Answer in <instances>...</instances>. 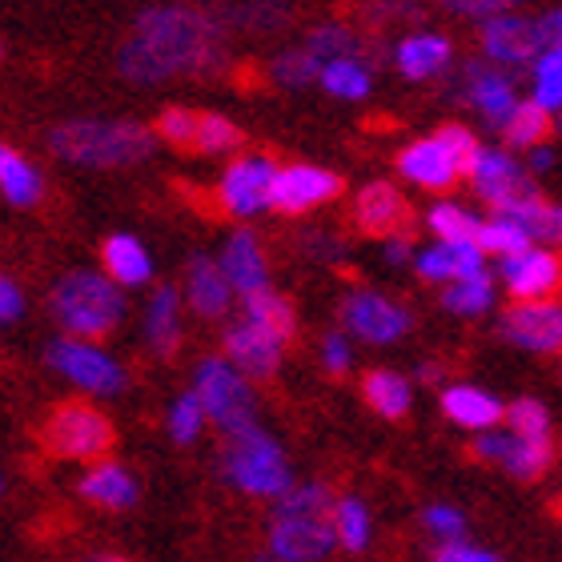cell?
I'll use <instances>...</instances> for the list:
<instances>
[{"instance_id":"6da1fadb","label":"cell","mask_w":562,"mask_h":562,"mask_svg":"<svg viewBox=\"0 0 562 562\" xmlns=\"http://www.w3.org/2000/svg\"><path fill=\"white\" fill-rule=\"evenodd\" d=\"M225 57L222 24L198 9H145L117 53V69L133 85H161L186 72H210Z\"/></svg>"},{"instance_id":"7a4b0ae2","label":"cell","mask_w":562,"mask_h":562,"mask_svg":"<svg viewBox=\"0 0 562 562\" xmlns=\"http://www.w3.org/2000/svg\"><path fill=\"white\" fill-rule=\"evenodd\" d=\"M48 149L60 161L85 165V169H125V165L149 161L157 149V133L140 121L77 117L48 133Z\"/></svg>"},{"instance_id":"3957f363","label":"cell","mask_w":562,"mask_h":562,"mask_svg":"<svg viewBox=\"0 0 562 562\" xmlns=\"http://www.w3.org/2000/svg\"><path fill=\"white\" fill-rule=\"evenodd\" d=\"M48 310L60 322L65 338L97 341L125 322V293L97 270H72L53 285Z\"/></svg>"},{"instance_id":"277c9868","label":"cell","mask_w":562,"mask_h":562,"mask_svg":"<svg viewBox=\"0 0 562 562\" xmlns=\"http://www.w3.org/2000/svg\"><path fill=\"white\" fill-rule=\"evenodd\" d=\"M222 479L234 491L249 494V498H270L278 503L281 494L293 486V470L285 450L278 446L266 426H249L225 438L222 446Z\"/></svg>"},{"instance_id":"5b68a950","label":"cell","mask_w":562,"mask_h":562,"mask_svg":"<svg viewBox=\"0 0 562 562\" xmlns=\"http://www.w3.org/2000/svg\"><path fill=\"white\" fill-rule=\"evenodd\" d=\"M193 394H198L201 411H205V422H213L225 438L258 426V394L249 386V378L237 374L225 358H205L198 366Z\"/></svg>"},{"instance_id":"8992f818","label":"cell","mask_w":562,"mask_h":562,"mask_svg":"<svg viewBox=\"0 0 562 562\" xmlns=\"http://www.w3.org/2000/svg\"><path fill=\"white\" fill-rule=\"evenodd\" d=\"M45 358L60 378H69L72 386L89 390L97 398H117V394H125V386H130L125 366L109 350H101L97 341L57 338V341H48Z\"/></svg>"},{"instance_id":"52a82bcc","label":"cell","mask_w":562,"mask_h":562,"mask_svg":"<svg viewBox=\"0 0 562 562\" xmlns=\"http://www.w3.org/2000/svg\"><path fill=\"white\" fill-rule=\"evenodd\" d=\"M41 438L57 458H72V462L105 458L109 446H113V422L93 406H85V402H69V406H57L48 414V422L41 426Z\"/></svg>"},{"instance_id":"ba28073f","label":"cell","mask_w":562,"mask_h":562,"mask_svg":"<svg viewBox=\"0 0 562 562\" xmlns=\"http://www.w3.org/2000/svg\"><path fill=\"white\" fill-rule=\"evenodd\" d=\"M467 177L474 181L482 201H491L494 213H510L518 210L522 201L539 198V186L535 177L522 169L518 157H510L506 149H491V145H479V153L470 157Z\"/></svg>"},{"instance_id":"9c48e42d","label":"cell","mask_w":562,"mask_h":562,"mask_svg":"<svg viewBox=\"0 0 562 562\" xmlns=\"http://www.w3.org/2000/svg\"><path fill=\"white\" fill-rule=\"evenodd\" d=\"M334 515V510H329ZM329 515H297V510H285V506H273L270 518V551L278 562H322L329 559V551L338 547L334 542V527H329Z\"/></svg>"},{"instance_id":"30bf717a","label":"cell","mask_w":562,"mask_h":562,"mask_svg":"<svg viewBox=\"0 0 562 562\" xmlns=\"http://www.w3.org/2000/svg\"><path fill=\"white\" fill-rule=\"evenodd\" d=\"M341 322L353 338L370 341V346H390V341H402L411 334L414 317L406 305L390 302L386 293L374 290H353L346 302H341Z\"/></svg>"},{"instance_id":"8fae6325","label":"cell","mask_w":562,"mask_h":562,"mask_svg":"<svg viewBox=\"0 0 562 562\" xmlns=\"http://www.w3.org/2000/svg\"><path fill=\"white\" fill-rule=\"evenodd\" d=\"M498 329L518 350L554 353L562 346V310L551 297H542V302H515L503 314Z\"/></svg>"},{"instance_id":"7c38bea8","label":"cell","mask_w":562,"mask_h":562,"mask_svg":"<svg viewBox=\"0 0 562 562\" xmlns=\"http://www.w3.org/2000/svg\"><path fill=\"white\" fill-rule=\"evenodd\" d=\"M273 173H278V165H273L270 157H261V153L237 157L222 173V186H217L222 205L234 213V217H254V213L270 210Z\"/></svg>"},{"instance_id":"4fadbf2b","label":"cell","mask_w":562,"mask_h":562,"mask_svg":"<svg viewBox=\"0 0 562 562\" xmlns=\"http://www.w3.org/2000/svg\"><path fill=\"white\" fill-rule=\"evenodd\" d=\"M341 193V177L317 165H285L273 173L270 205L281 213H310Z\"/></svg>"},{"instance_id":"5bb4252c","label":"cell","mask_w":562,"mask_h":562,"mask_svg":"<svg viewBox=\"0 0 562 562\" xmlns=\"http://www.w3.org/2000/svg\"><path fill=\"white\" fill-rule=\"evenodd\" d=\"M285 353V341L270 329L254 326V322H234L225 329V362L234 366L241 378H273Z\"/></svg>"},{"instance_id":"9a60e30c","label":"cell","mask_w":562,"mask_h":562,"mask_svg":"<svg viewBox=\"0 0 562 562\" xmlns=\"http://www.w3.org/2000/svg\"><path fill=\"white\" fill-rule=\"evenodd\" d=\"M482 53L498 65H530L542 53L535 21L522 12H503V16L482 21Z\"/></svg>"},{"instance_id":"2e32d148","label":"cell","mask_w":562,"mask_h":562,"mask_svg":"<svg viewBox=\"0 0 562 562\" xmlns=\"http://www.w3.org/2000/svg\"><path fill=\"white\" fill-rule=\"evenodd\" d=\"M498 273H503L506 290L515 293V302H542V297H551L559 290V258L551 249L530 246L527 254L503 258Z\"/></svg>"},{"instance_id":"e0dca14e","label":"cell","mask_w":562,"mask_h":562,"mask_svg":"<svg viewBox=\"0 0 562 562\" xmlns=\"http://www.w3.org/2000/svg\"><path fill=\"white\" fill-rule=\"evenodd\" d=\"M217 270L225 273L229 290L249 297L258 290H270V266H266V249L249 229H234L229 241H225L222 258H217Z\"/></svg>"},{"instance_id":"ac0fdd59","label":"cell","mask_w":562,"mask_h":562,"mask_svg":"<svg viewBox=\"0 0 562 562\" xmlns=\"http://www.w3.org/2000/svg\"><path fill=\"white\" fill-rule=\"evenodd\" d=\"M467 97L494 130H503L506 121H510V113L518 109L515 81L506 72L494 69V65H482V60H470L467 65Z\"/></svg>"},{"instance_id":"d6986e66","label":"cell","mask_w":562,"mask_h":562,"mask_svg":"<svg viewBox=\"0 0 562 562\" xmlns=\"http://www.w3.org/2000/svg\"><path fill=\"white\" fill-rule=\"evenodd\" d=\"M414 270L426 281H462V278H479L486 273V254H482L474 241L467 246H446V241H434V246L418 249L414 254Z\"/></svg>"},{"instance_id":"ffe728a7","label":"cell","mask_w":562,"mask_h":562,"mask_svg":"<svg viewBox=\"0 0 562 562\" xmlns=\"http://www.w3.org/2000/svg\"><path fill=\"white\" fill-rule=\"evenodd\" d=\"M394 60H398V72L406 81H434V77H442L450 69L454 45L442 33H411L398 41Z\"/></svg>"},{"instance_id":"44dd1931","label":"cell","mask_w":562,"mask_h":562,"mask_svg":"<svg viewBox=\"0 0 562 562\" xmlns=\"http://www.w3.org/2000/svg\"><path fill=\"white\" fill-rule=\"evenodd\" d=\"M398 173L422 189H450L458 177H462L454 157L442 149L438 137H422V140H414V145H406L398 157Z\"/></svg>"},{"instance_id":"7402d4cb","label":"cell","mask_w":562,"mask_h":562,"mask_svg":"<svg viewBox=\"0 0 562 562\" xmlns=\"http://www.w3.org/2000/svg\"><path fill=\"white\" fill-rule=\"evenodd\" d=\"M353 217L362 225V234L394 237L402 234V222H406V201L390 181H370L353 201Z\"/></svg>"},{"instance_id":"603a6c76","label":"cell","mask_w":562,"mask_h":562,"mask_svg":"<svg viewBox=\"0 0 562 562\" xmlns=\"http://www.w3.org/2000/svg\"><path fill=\"white\" fill-rule=\"evenodd\" d=\"M186 302L198 317H225L229 314V305H234V290H229V281H225V273L217 270V261L205 258V254L189 261Z\"/></svg>"},{"instance_id":"cb8c5ba5","label":"cell","mask_w":562,"mask_h":562,"mask_svg":"<svg viewBox=\"0 0 562 562\" xmlns=\"http://www.w3.org/2000/svg\"><path fill=\"white\" fill-rule=\"evenodd\" d=\"M81 498H89L93 506H105V510H130V506H137L140 486L121 462H109L105 458V462L85 470Z\"/></svg>"},{"instance_id":"d4e9b609","label":"cell","mask_w":562,"mask_h":562,"mask_svg":"<svg viewBox=\"0 0 562 562\" xmlns=\"http://www.w3.org/2000/svg\"><path fill=\"white\" fill-rule=\"evenodd\" d=\"M105 258V278L117 285V290H137V285H149L153 278V258L145 241L133 234H113L101 249Z\"/></svg>"},{"instance_id":"484cf974","label":"cell","mask_w":562,"mask_h":562,"mask_svg":"<svg viewBox=\"0 0 562 562\" xmlns=\"http://www.w3.org/2000/svg\"><path fill=\"white\" fill-rule=\"evenodd\" d=\"M442 411L450 422L482 434V430H498L506 406L494 398L491 390H482V386H446L442 390Z\"/></svg>"},{"instance_id":"4316f807","label":"cell","mask_w":562,"mask_h":562,"mask_svg":"<svg viewBox=\"0 0 562 562\" xmlns=\"http://www.w3.org/2000/svg\"><path fill=\"white\" fill-rule=\"evenodd\" d=\"M145 341L157 358H173L181 346V293L173 285H157L145 310Z\"/></svg>"},{"instance_id":"83f0119b","label":"cell","mask_w":562,"mask_h":562,"mask_svg":"<svg viewBox=\"0 0 562 562\" xmlns=\"http://www.w3.org/2000/svg\"><path fill=\"white\" fill-rule=\"evenodd\" d=\"M0 193L16 210H29V205H36V201L45 198V177H41V169L21 149L4 145V140H0Z\"/></svg>"},{"instance_id":"f1b7e54d","label":"cell","mask_w":562,"mask_h":562,"mask_svg":"<svg viewBox=\"0 0 562 562\" xmlns=\"http://www.w3.org/2000/svg\"><path fill=\"white\" fill-rule=\"evenodd\" d=\"M329 527H334V542L350 554H362L366 547H370V539H374V515H370V506H366L358 494L334 498Z\"/></svg>"},{"instance_id":"f546056e","label":"cell","mask_w":562,"mask_h":562,"mask_svg":"<svg viewBox=\"0 0 562 562\" xmlns=\"http://www.w3.org/2000/svg\"><path fill=\"white\" fill-rule=\"evenodd\" d=\"M362 394L370 402V411L382 414V418H406L411 414V402H414V390L411 382L394 370H370L362 378Z\"/></svg>"},{"instance_id":"4dcf8cb0","label":"cell","mask_w":562,"mask_h":562,"mask_svg":"<svg viewBox=\"0 0 562 562\" xmlns=\"http://www.w3.org/2000/svg\"><path fill=\"white\" fill-rule=\"evenodd\" d=\"M317 85H322L329 97H338V101H366V97H370V85H374V77H370V65H366V60L341 57V60H329V65H322V72H317Z\"/></svg>"},{"instance_id":"1f68e13d","label":"cell","mask_w":562,"mask_h":562,"mask_svg":"<svg viewBox=\"0 0 562 562\" xmlns=\"http://www.w3.org/2000/svg\"><path fill=\"white\" fill-rule=\"evenodd\" d=\"M551 462H554L551 438H515V434H510V446H506V458H503V470L510 474V479L535 482L551 470Z\"/></svg>"},{"instance_id":"d6a6232c","label":"cell","mask_w":562,"mask_h":562,"mask_svg":"<svg viewBox=\"0 0 562 562\" xmlns=\"http://www.w3.org/2000/svg\"><path fill=\"white\" fill-rule=\"evenodd\" d=\"M426 225H430V234L446 246H467L479 237V225L482 217L479 213H470L467 205H458V201H438L430 213H426Z\"/></svg>"},{"instance_id":"836d02e7","label":"cell","mask_w":562,"mask_h":562,"mask_svg":"<svg viewBox=\"0 0 562 562\" xmlns=\"http://www.w3.org/2000/svg\"><path fill=\"white\" fill-rule=\"evenodd\" d=\"M246 322H254V326L270 329V334H278L281 341L293 338V329H297V314H293V305L281 297V293L273 290H258L249 293L246 302Z\"/></svg>"},{"instance_id":"e575fe53","label":"cell","mask_w":562,"mask_h":562,"mask_svg":"<svg viewBox=\"0 0 562 562\" xmlns=\"http://www.w3.org/2000/svg\"><path fill=\"white\" fill-rule=\"evenodd\" d=\"M494 217H510V222H515L530 241H559V234H562V210L554 205V201L542 198V193L539 198L522 201L518 210L494 213Z\"/></svg>"},{"instance_id":"d590c367","label":"cell","mask_w":562,"mask_h":562,"mask_svg":"<svg viewBox=\"0 0 562 562\" xmlns=\"http://www.w3.org/2000/svg\"><path fill=\"white\" fill-rule=\"evenodd\" d=\"M442 305L458 317H479L494 305V278L491 273H479V278H462L450 281L442 290Z\"/></svg>"},{"instance_id":"8d00e7d4","label":"cell","mask_w":562,"mask_h":562,"mask_svg":"<svg viewBox=\"0 0 562 562\" xmlns=\"http://www.w3.org/2000/svg\"><path fill=\"white\" fill-rule=\"evenodd\" d=\"M530 65H535V97H530V105L542 109L547 117H554L562 109V48H542Z\"/></svg>"},{"instance_id":"74e56055","label":"cell","mask_w":562,"mask_h":562,"mask_svg":"<svg viewBox=\"0 0 562 562\" xmlns=\"http://www.w3.org/2000/svg\"><path fill=\"white\" fill-rule=\"evenodd\" d=\"M474 246L482 249V254H494V258H515V254H527L535 241H530L522 229H518L510 217H491V222L479 225V237H474Z\"/></svg>"},{"instance_id":"f35d334b","label":"cell","mask_w":562,"mask_h":562,"mask_svg":"<svg viewBox=\"0 0 562 562\" xmlns=\"http://www.w3.org/2000/svg\"><path fill=\"white\" fill-rule=\"evenodd\" d=\"M506 133V145L510 149H535V145H542V137L551 133V117L542 113V109H535L530 101H518V109L510 113V121L503 125Z\"/></svg>"},{"instance_id":"ab89813d","label":"cell","mask_w":562,"mask_h":562,"mask_svg":"<svg viewBox=\"0 0 562 562\" xmlns=\"http://www.w3.org/2000/svg\"><path fill=\"white\" fill-rule=\"evenodd\" d=\"M305 53L317 60V65H329V60H341V57H353L358 53V41L346 24H317L314 33L305 36Z\"/></svg>"},{"instance_id":"60d3db41","label":"cell","mask_w":562,"mask_h":562,"mask_svg":"<svg viewBox=\"0 0 562 562\" xmlns=\"http://www.w3.org/2000/svg\"><path fill=\"white\" fill-rule=\"evenodd\" d=\"M241 145V130L222 113H198V133H193V149L201 153H234Z\"/></svg>"},{"instance_id":"b9f144b4","label":"cell","mask_w":562,"mask_h":562,"mask_svg":"<svg viewBox=\"0 0 562 562\" xmlns=\"http://www.w3.org/2000/svg\"><path fill=\"white\" fill-rule=\"evenodd\" d=\"M506 426L515 438H551V411L539 398H518L503 411Z\"/></svg>"},{"instance_id":"7bdbcfd3","label":"cell","mask_w":562,"mask_h":562,"mask_svg":"<svg viewBox=\"0 0 562 562\" xmlns=\"http://www.w3.org/2000/svg\"><path fill=\"white\" fill-rule=\"evenodd\" d=\"M201 426H205V411H201L198 394L186 390V394L169 406V438H173L177 446H189L201 434Z\"/></svg>"},{"instance_id":"ee69618b","label":"cell","mask_w":562,"mask_h":562,"mask_svg":"<svg viewBox=\"0 0 562 562\" xmlns=\"http://www.w3.org/2000/svg\"><path fill=\"white\" fill-rule=\"evenodd\" d=\"M317 72H322V65H317L305 48H285V53L273 60V81L285 85V89H305V85H314Z\"/></svg>"},{"instance_id":"f6af8a7d","label":"cell","mask_w":562,"mask_h":562,"mask_svg":"<svg viewBox=\"0 0 562 562\" xmlns=\"http://www.w3.org/2000/svg\"><path fill=\"white\" fill-rule=\"evenodd\" d=\"M422 522H426V530H430L438 542H462L467 539V515H462L458 506H446V503L426 506Z\"/></svg>"},{"instance_id":"bcb514c9","label":"cell","mask_w":562,"mask_h":562,"mask_svg":"<svg viewBox=\"0 0 562 562\" xmlns=\"http://www.w3.org/2000/svg\"><path fill=\"white\" fill-rule=\"evenodd\" d=\"M157 133H161L169 145H177V149H193V133H198V113L193 109H165L161 117H157Z\"/></svg>"},{"instance_id":"7dc6e473","label":"cell","mask_w":562,"mask_h":562,"mask_svg":"<svg viewBox=\"0 0 562 562\" xmlns=\"http://www.w3.org/2000/svg\"><path fill=\"white\" fill-rule=\"evenodd\" d=\"M434 137L442 140V149L450 153V157H454L458 173H467V169H470V157L479 153V140H474V133L462 130V125H446V130H438Z\"/></svg>"},{"instance_id":"c3c4849f","label":"cell","mask_w":562,"mask_h":562,"mask_svg":"<svg viewBox=\"0 0 562 562\" xmlns=\"http://www.w3.org/2000/svg\"><path fill=\"white\" fill-rule=\"evenodd\" d=\"M446 9L458 12V16H474V21H491V16H503V12H515L522 0H442Z\"/></svg>"},{"instance_id":"681fc988","label":"cell","mask_w":562,"mask_h":562,"mask_svg":"<svg viewBox=\"0 0 562 562\" xmlns=\"http://www.w3.org/2000/svg\"><path fill=\"white\" fill-rule=\"evenodd\" d=\"M237 16L254 21V24H249L254 33H261V29H266V33H273V29H281V24L290 21V12L281 9L278 0H254V4H249V9H241Z\"/></svg>"},{"instance_id":"f907efd6","label":"cell","mask_w":562,"mask_h":562,"mask_svg":"<svg viewBox=\"0 0 562 562\" xmlns=\"http://www.w3.org/2000/svg\"><path fill=\"white\" fill-rule=\"evenodd\" d=\"M322 366H326L329 374H346L353 366V346L346 334H326L322 338Z\"/></svg>"},{"instance_id":"816d5d0a","label":"cell","mask_w":562,"mask_h":562,"mask_svg":"<svg viewBox=\"0 0 562 562\" xmlns=\"http://www.w3.org/2000/svg\"><path fill=\"white\" fill-rule=\"evenodd\" d=\"M24 317V290L12 278L0 273V326H12Z\"/></svg>"},{"instance_id":"f5cc1de1","label":"cell","mask_w":562,"mask_h":562,"mask_svg":"<svg viewBox=\"0 0 562 562\" xmlns=\"http://www.w3.org/2000/svg\"><path fill=\"white\" fill-rule=\"evenodd\" d=\"M434 562H503L494 551H482V547H470L467 539L462 542H442Z\"/></svg>"},{"instance_id":"db71d44e","label":"cell","mask_w":562,"mask_h":562,"mask_svg":"<svg viewBox=\"0 0 562 562\" xmlns=\"http://www.w3.org/2000/svg\"><path fill=\"white\" fill-rule=\"evenodd\" d=\"M535 33L542 48H562V9H547L542 16H535Z\"/></svg>"},{"instance_id":"11a10c76","label":"cell","mask_w":562,"mask_h":562,"mask_svg":"<svg viewBox=\"0 0 562 562\" xmlns=\"http://www.w3.org/2000/svg\"><path fill=\"white\" fill-rule=\"evenodd\" d=\"M551 165H554V149H551V145H547V140H542V145H535V149H527V161H522V169H527V173L535 177V173H547Z\"/></svg>"},{"instance_id":"9f6ffc18","label":"cell","mask_w":562,"mask_h":562,"mask_svg":"<svg viewBox=\"0 0 562 562\" xmlns=\"http://www.w3.org/2000/svg\"><path fill=\"white\" fill-rule=\"evenodd\" d=\"M386 261H390V266H406V261H414L411 237H406V234L386 237Z\"/></svg>"},{"instance_id":"6f0895ef","label":"cell","mask_w":562,"mask_h":562,"mask_svg":"<svg viewBox=\"0 0 562 562\" xmlns=\"http://www.w3.org/2000/svg\"><path fill=\"white\" fill-rule=\"evenodd\" d=\"M85 562H130V559H121V554H93V559H85Z\"/></svg>"},{"instance_id":"680465c9","label":"cell","mask_w":562,"mask_h":562,"mask_svg":"<svg viewBox=\"0 0 562 562\" xmlns=\"http://www.w3.org/2000/svg\"><path fill=\"white\" fill-rule=\"evenodd\" d=\"M258 562H278V559H273V554H266V551H261V554H258Z\"/></svg>"},{"instance_id":"91938a15","label":"cell","mask_w":562,"mask_h":562,"mask_svg":"<svg viewBox=\"0 0 562 562\" xmlns=\"http://www.w3.org/2000/svg\"><path fill=\"white\" fill-rule=\"evenodd\" d=\"M0 491H4V479H0Z\"/></svg>"},{"instance_id":"94428289","label":"cell","mask_w":562,"mask_h":562,"mask_svg":"<svg viewBox=\"0 0 562 562\" xmlns=\"http://www.w3.org/2000/svg\"><path fill=\"white\" fill-rule=\"evenodd\" d=\"M0 53H4V45H0Z\"/></svg>"}]
</instances>
